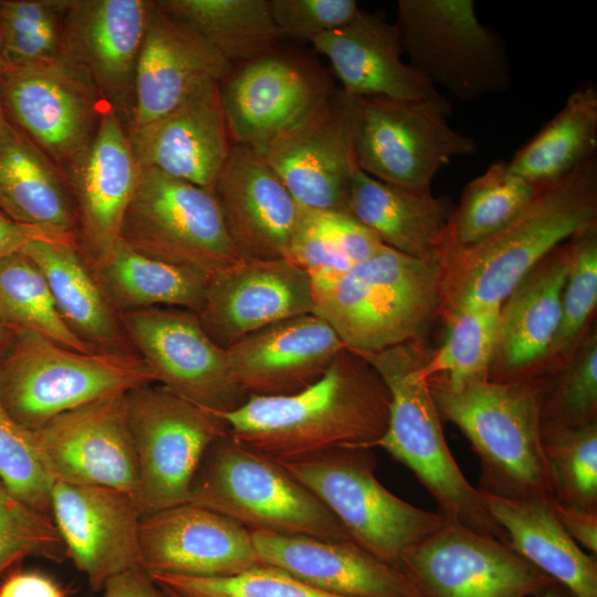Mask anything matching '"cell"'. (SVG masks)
<instances>
[{
    "instance_id": "cell-1",
    "label": "cell",
    "mask_w": 597,
    "mask_h": 597,
    "mask_svg": "<svg viewBox=\"0 0 597 597\" xmlns=\"http://www.w3.org/2000/svg\"><path fill=\"white\" fill-rule=\"evenodd\" d=\"M390 394L377 371L347 348L314 384L292 395L251 396L217 412L238 444L276 463L339 447L371 448L385 433Z\"/></svg>"
},
{
    "instance_id": "cell-2",
    "label": "cell",
    "mask_w": 597,
    "mask_h": 597,
    "mask_svg": "<svg viewBox=\"0 0 597 597\" xmlns=\"http://www.w3.org/2000/svg\"><path fill=\"white\" fill-rule=\"evenodd\" d=\"M597 227V158L543 186L502 230L470 248L440 255L444 320L476 305L501 306L554 249Z\"/></svg>"
},
{
    "instance_id": "cell-3",
    "label": "cell",
    "mask_w": 597,
    "mask_h": 597,
    "mask_svg": "<svg viewBox=\"0 0 597 597\" xmlns=\"http://www.w3.org/2000/svg\"><path fill=\"white\" fill-rule=\"evenodd\" d=\"M441 419L457 426L480 461L478 489L520 501H552L543 451L545 379H492L453 385L428 378Z\"/></svg>"
},
{
    "instance_id": "cell-4",
    "label": "cell",
    "mask_w": 597,
    "mask_h": 597,
    "mask_svg": "<svg viewBox=\"0 0 597 597\" xmlns=\"http://www.w3.org/2000/svg\"><path fill=\"white\" fill-rule=\"evenodd\" d=\"M359 355L377 371L390 394L388 426L373 449L383 448L415 474L434 500L444 523L507 543L480 490L468 481L447 444L428 378L422 373L430 352L421 339Z\"/></svg>"
},
{
    "instance_id": "cell-5",
    "label": "cell",
    "mask_w": 597,
    "mask_h": 597,
    "mask_svg": "<svg viewBox=\"0 0 597 597\" xmlns=\"http://www.w3.org/2000/svg\"><path fill=\"white\" fill-rule=\"evenodd\" d=\"M312 286L313 313L347 349L371 354L420 339L439 314L441 263L383 245L343 274Z\"/></svg>"
},
{
    "instance_id": "cell-6",
    "label": "cell",
    "mask_w": 597,
    "mask_h": 597,
    "mask_svg": "<svg viewBox=\"0 0 597 597\" xmlns=\"http://www.w3.org/2000/svg\"><path fill=\"white\" fill-rule=\"evenodd\" d=\"M154 383L135 352L83 353L25 331L11 332L0 362L1 399L31 431L64 412Z\"/></svg>"
},
{
    "instance_id": "cell-7",
    "label": "cell",
    "mask_w": 597,
    "mask_h": 597,
    "mask_svg": "<svg viewBox=\"0 0 597 597\" xmlns=\"http://www.w3.org/2000/svg\"><path fill=\"white\" fill-rule=\"evenodd\" d=\"M190 503L249 531L353 541L336 516L281 464L238 444L228 433L206 451Z\"/></svg>"
},
{
    "instance_id": "cell-8",
    "label": "cell",
    "mask_w": 597,
    "mask_h": 597,
    "mask_svg": "<svg viewBox=\"0 0 597 597\" xmlns=\"http://www.w3.org/2000/svg\"><path fill=\"white\" fill-rule=\"evenodd\" d=\"M281 465L336 516L355 543L387 563L399 566L405 552L444 524L439 513L404 501L377 480L371 448L339 447Z\"/></svg>"
},
{
    "instance_id": "cell-9",
    "label": "cell",
    "mask_w": 597,
    "mask_h": 597,
    "mask_svg": "<svg viewBox=\"0 0 597 597\" xmlns=\"http://www.w3.org/2000/svg\"><path fill=\"white\" fill-rule=\"evenodd\" d=\"M394 24L408 64L433 87L471 102L512 86L504 41L473 0H399Z\"/></svg>"
},
{
    "instance_id": "cell-10",
    "label": "cell",
    "mask_w": 597,
    "mask_h": 597,
    "mask_svg": "<svg viewBox=\"0 0 597 597\" xmlns=\"http://www.w3.org/2000/svg\"><path fill=\"white\" fill-rule=\"evenodd\" d=\"M355 104L357 165L377 180L431 191L440 169L478 150L472 137L449 125L451 104L440 93L421 100L357 97Z\"/></svg>"
},
{
    "instance_id": "cell-11",
    "label": "cell",
    "mask_w": 597,
    "mask_h": 597,
    "mask_svg": "<svg viewBox=\"0 0 597 597\" xmlns=\"http://www.w3.org/2000/svg\"><path fill=\"white\" fill-rule=\"evenodd\" d=\"M126 399L139 470L135 499L142 514L189 503L206 451L228 433L226 421L161 385L133 389Z\"/></svg>"
},
{
    "instance_id": "cell-12",
    "label": "cell",
    "mask_w": 597,
    "mask_h": 597,
    "mask_svg": "<svg viewBox=\"0 0 597 597\" xmlns=\"http://www.w3.org/2000/svg\"><path fill=\"white\" fill-rule=\"evenodd\" d=\"M119 239L147 256L207 275L240 260L211 190L144 166Z\"/></svg>"
},
{
    "instance_id": "cell-13",
    "label": "cell",
    "mask_w": 597,
    "mask_h": 597,
    "mask_svg": "<svg viewBox=\"0 0 597 597\" xmlns=\"http://www.w3.org/2000/svg\"><path fill=\"white\" fill-rule=\"evenodd\" d=\"M6 117L63 172L90 147L109 106L88 76L63 57L3 66Z\"/></svg>"
},
{
    "instance_id": "cell-14",
    "label": "cell",
    "mask_w": 597,
    "mask_h": 597,
    "mask_svg": "<svg viewBox=\"0 0 597 597\" xmlns=\"http://www.w3.org/2000/svg\"><path fill=\"white\" fill-rule=\"evenodd\" d=\"M355 129V98L336 86L277 133L262 154L304 210L349 213L359 169Z\"/></svg>"
},
{
    "instance_id": "cell-15",
    "label": "cell",
    "mask_w": 597,
    "mask_h": 597,
    "mask_svg": "<svg viewBox=\"0 0 597 597\" xmlns=\"http://www.w3.org/2000/svg\"><path fill=\"white\" fill-rule=\"evenodd\" d=\"M118 318L158 385L217 412L232 411L248 400L231 374L227 349L208 336L197 313L157 306L124 312Z\"/></svg>"
},
{
    "instance_id": "cell-16",
    "label": "cell",
    "mask_w": 597,
    "mask_h": 597,
    "mask_svg": "<svg viewBox=\"0 0 597 597\" xmlns=\"http://www.w3.org/2000/svg\"><path fill=\"white\" fill-rule=\"evenodd\" d=\"M399 567L418 597H535L555 582L507 543L444 523Z\"/></svg>"
},
{
    "instance_id": "cell-17",
    "label": "cell",
    "mask_w": 597,
    "mask_h": 597,
    "mask_svg": "<svg viewBox=\"0 0 597 597\" xmlns=\"http://www.w3.org/2000/svg\"><path fill=\"white\" fill-rule=\"evenodd\" d=\"M335 87L333 76L315 57L281 45L233 66L219 82L232 143L262 153L277 133Z\"/></svg>"
},
{
    "instance_id": "cell-18",
    "label": "cell",
    "mask_w": 597,
    "mask_h": 597,
    "mask_svg": "<svg viewBox=\"0 0 597 597\" xmlns=\"http://www.w3.org/2000/svg\"><path fill=\"white\" fill-rule=\"evenodd\" d=\"M126 395L64 412L33 431L53 481L113 488L136 495L139 470Z\"/></svg>"
},
{
    "instance_id": "cell-19",
    "label": "cell",
    "mask_w": 597,
    "mask_h": 597,
    "mask_svg": "<svg viewBox=\"0 0 597 597\" xmlns=\"http://www.w3.org/2000/svg\"><path fill=\"white\" fill-rule=\"evenodd\" d=\"M154 6L153 0H69L64 15L61 57L88 76L125 129Z\"/></svg>"
},
{
    "instance_id": "cell-20",
    "label": "cell",
    "mask_w": 597,
    "mask_h": 597,
    "mask_svg": "<svg viewBox=\"0 0 597 597\" xmlns=\"http://www.w3.org/2000/svg\"><path fill=\"white\" fill-rule=\"evenodd\" d=\"M313 308L311 277L290 260H238L208 275L197 315L208 336L227 349L261 328Z\"/></svg>"
},
{
    "instance_id": "cell-21",
    "label": "cell",
    "mask_w": 597,
    "mask_h": 597,
    "mask_svg": "<svg viewBox=\"0 0 597 597\" xmlns=\"http://www.w3.org/2000/svg\"><path fill=\"white\" fill-rule=\"evenodd\" d=\"M51 516L67 556L86 576L92 591H102L106 582L121 573L143 568V514L133 494L54 481Z\"/></svg>"
},
{
    "instance_id": "cell-22",
    "label": "cell",
    "mask_w": 597,
    "mask_h": 597,
    "mask_svg": "<svg viewBox=\"0 0 597 597\" xmlns=\"http://www.w3.org/2000/svg\"><path fill=\"white\" fill-rule=\"evenodd\" d=\"M212 193L240 260L287 258L306 210L261 151L232 144Z\"/></svg>"
},
{
    "instance_id": "cell-23",
    "label": "cell",
    "mask_w": 597,
    "mask_h": 597,
    "mask_svg": "<svg viewBox=\"0 0 597 597\" xmlns=\"http://www.w3.org/2000/svg\"><path fill=\"white\" fill-rule=\"evenodd\" d=\"M139 544L149 575L229 577L262 565L248 528L190 502L144 514Z\"/></svg>"
},
{
    "instance_id": "cell-24",
    "label": "cell",
    "mask_w": 597,
    "mask_h": 597,
    "mask_svg": "<svg viewBox=\"0 0 597 597\" xmlns=\"http://www.w3.org/2000/svg\"><path fill=\"white\" fill-rule=\"evenodd\" d=\"M126 133L139 166L211 191L233 144L214 80L200 84L167 114Z\"/></svg>"
},
{
    "instance_id": "cell-25",
    "label": "cell",
    "mask_w": 597,
    "mask_h": 597,
    "mask_svg": "<svg viewBox=\"0 0 597 597\" xmlns=\"http://www.w3.org/2000/svg\"><path fill=\"white\" fill-rule=\"evenodd\" d=\"M138 171L126 129L109 107L90 147L64 171L75 208L77 245L88 264L119 240Z\"/></svg>"
},
{
    "instance_id": "cell-26",
    "label": "cell",
    "mask_w": 597,
    "mask_h": 597,
    "mask_svg": "<svg viewBox=\"0 0 597 597\" xmlns=\"http://www.w3.org/2000/svg\"><path fill=\"white\" fill-rule=\"evenodd\" d=\"M346 348L318 315L307 313L261 328L229 348L231 374L248 396H287L318 380Z\"/></svg>"
},
{
    "instance_id": "cell-27",
    "label": "cell",
    "mask_w": 597,
    "mask_h": 597,
    "mask_svg": "<svg viewBox=\"0 0 597 597\" xmlns=\"http://www.w3.org/2000/svg\"><path fill=\"white\" fill-rule=\"evenodd\" d=\"M232 67L203 36L155 1L137 60L126 132L167 114L203 82H221Z\"/></svg>"
},
{
    "instance_id": "cell-28",
    "label": "cell",
    "mask_w": 597,
    "mask_h": 597,
    "mask_svg": "<svg viewBox=\"0 0 597 597\" xmlns=\"http://www.w3.org/2000/svg\"><path fill=\"white\" fill-rule=\"evenodd\" d=\"M570 256L569 240L545 256L504 300L489 379L537 378L559 327Z\"/></svg>"
},
{
    "instance_id": "cell-29",
    "label": "cell",
    "mask_w": 597,
    "mask_h": 597,
    "mask_svg": "<svg viewBox=\"0 0 597 597\" xmlns=\"http://www.w3.org/2000/svg\"><path fill=\"white\" fill-rule=\"evenodd\" d=\"M250 532L262 565L321 590L342 597H418L399 566L376 557L354 541Z\"/></svg>"
},
{
    "instance_id": "cell-30",
    "label": "cell",
    "mask_w": 597,
    "mask_h": 597,
    "mask_svg": "<svg viewBox=\"0 0 597 597\" xmlns=\"http://www.w3.org/2000/svg\"><path fill=\"white\" fill-rule=\"evenodd\" d=\"M341 88L352 97L421 100L439 94L401 59L397 29L384 12L360 10L347 24L315 38Z\"/></svg>"
},
{
    "instance_id": "cell-31",
    "label": "cell",
    "mask_w": 597,
    "mask_h": 597,
    "mask_svg": "<svg viewBox=\"0 0 597 597\" xmlns=\"http://www.w3.org/2000/svg\"><path fill=\"white\" fill-rule=\"evenodd\" d=\"M0 210L77 245L75 208L64 172L8 119L0 129Z\"/></svg>"
},
{
    "instance_id": "cell-32",
    "label": "cell",
    "mask_w": 597,
    "mask_h": 597,
    "mask_svg": "<svg viewBox=\"0 0 597 597\" xmlns=\"http://www.w3.org/2000/svg\"><path fill=\"white\" fill-rule=\"evenodd\" d=\"M454 206L447 197L386 184L357 170L348 210L381 242L419 259H440Z\"/></svg>"
},
{
    "instance_id": "cell-33",
    "label": "cell",
    "mask_w": 597,
    "mask_h": 597,
    "mask_svg": "<svg viewBox=\"0 0 597 597\" xmlns=\"http://www.w3.org/2000/svg\"><path fill=\"white\" fill-rule=\"evenodd\" d=\"M480 492L488 512L520 556L576 597H597V557L566 533L551 501H520Z\"/></svg>"
},
{
    "instance_id": "cell-34",
    "label": "cell",
    "mask_w": 597,
    "mask_h": 597,
    "mask_svg": "<svg viewBox=\"0 0 597 597\" xmlns=\"http://www.w3.org/2000/svg\"><path fill=\"white\" fill-rule=\"evenodd\" d=\"M21 252L41 271L57 311L77 336L95 350H129L118 314L76 245L33 241Z\"/></svg>"
},
{
    "instance_id": "cell-35",
    "label": "cell",
    "mask_w": 597,
    "mask_h": 597,
    "mask_svg": "<svg viewBox=\"0 0 597 597\" xmlns=\"http://www.w3.org/2000/svg\"><path fill=\"white\" fill-rule=\"evenodd\" d=\"M88 265L117 314L157 306L198 313L203 305L207 274L147 256L121 239Z\"/></svg>"
},
{
    "instance_id": "cell-36",
    "label": "cell",
    "mask_w": 597,
    "mask_h": 597,
    "mask_svg": "<svg viewBox=\"0 0 597 597\" xmlns=\"http://www.w3.org/2000/svg\"><path fill=\"white\" fill-rule=\"evenodd\" d=\"M597 90L574 91L561 111L507 163L512 174L543 187L596 157Z\"/></svg>"
},
{
    "instance_id": "cell-37",
    "label": "cell",
    "mask_w": 597,
    "mask_h": 597,
    "mask_svg": "<svg viewBox=\"0 0 597 597\" xmlns=\"http://www.w3.org/2000/svg\"><path fill=\"white\" fill-rule=\"evenodd\" d=\"M203 36L232 65L265 54L285 40L269 0H156Z\"/></svg>"
},
{
    "instance_id": "cell-38",
    "label": "cell",
    "mask_w": 597,
    "mask_h": 597,
    "mask_svg": "<svg viewBox=\"0 0 597 597\" xmlns=\"http://www.w3.org/2000/svg\"><path fill=\"white\" fill-rule=\"evenodd\" d=\"M540 188L512 174L507 163L490 165L464 187L451 212L440 255L475 245L502 230Z\"/></svg>"
},
{
    "instance_id": "cell-39",
    "label": "cell",
    "mask_w": 597,
    "mask_h": 597,
    "mask_svg": "<svg viewBox=\"0 0 597 597\" xmlns=\"http://www.w3.org/2000/svg\"><path fill=\"white\" fill-rule=\"evenodd\" d=\"M0 322L10 332H31L70 349L96 352L64 322L43 274L22 252L0 260Z\"/></svg>"
},
{
    "instance_id": "cell-40",
    "label": "cell",
    "mask_w": 597,
    "mask_h": 597,
    "mask_svg": "<svg viewBox=\"0 0 597 597\" xmlns=\"http://www.w3.org/2000/svg\"><path fill=\"white\" fill-rule=\"evenodd\" d=\"M500 307L469 306L446 318V338L430 353L423 375L438 376L453 385L489 379Z\"/></svg>"
},
{
    "instance_id": "cell-41",
    "label": "cell",
    "mask_w": 597,
    "mask_h": 597,
    "mask_svg": "<svg viewBox=\"0 0 597 597\" xmlns=\"http://www.w3.org/2000/svg\"><path fill=\"white\" fill-rule=\"evenodd\" d=\"M69 0H0V60L27 65L62 56Z\"/></svg>"
},
{
    "instance_id": "cell-42",
    "label": "cell",
    "mask_w": 597,
    "mask_h": 597,
    "mask_svg": "<svg viewBox=\"0 0 597 597\" xmlns=\"http://www.w3.org/2000/svg\"><path fill=\"white\" fill-rule=\"evenodd\" d=\"M542 437L554 500L597 511V421L542 430Z\"/></svg>"
},
{
    "instance_id": "cell-43",
    "label": "cell",
    "mask_w": 597,
    "mask_h": 597,
    "mask_svg": "<svg viewBox=\"0 0 597 597\" xmlns=\"http://www.w3.org/2000/svg\"><path fill=\"white\" fill-rule=\"evenodd\" d=\"M597 421V334L574 348L555 380L545 379L542 430L578 428Z\"/></svg>"
},
{
    "instance_id": "cell-44",
    "label": "cell",
    "mask_w": 597,
    "mask_h": 597,
    "mask_svg": "<svg viewBox=\"0 0 597 597\" xmlns=\"http://www.w3.org/2000/svg\"><path fill=\"white\" fill-rule=\"evenodd\" d=\"M28 557L62 563L69 556L52 516L28 505L0 480V577Z\"/></svg>"
},
{
    "instance_id": "cell-45",
    "label": "cell",
    "mask_w": 597,
    "mask_h": 597,
    "mask_svg": "<svg viewBox=\"0 0 597 597\" xmlns=\"http://www.w3.org/2000/svg\"><path fill=\"white\" fill-rule=\"evenodd\" d=\"M150 576L170 597H342L266 565L229 577Z\"/></svg>"
},
{
    "instance_id": "cell-46",
    "label": "cell",
    "mask_w": 597,
    "mask_h": 597,
    "mask_svg": "<svg viewBox=\"0 0 597 597\" xmlns=\"http://www.w3.org/2000/svg\"><path fill=\"white\" fill-rule=\"evenodd\" d=\"M570 243L561 323L548 359L574 350L597 304V227L580 232L570 239Z\"/></svg>"
},
{
    "instance_id": "cell-47",
    "label": "cell",
    "mask_w": 597,
    "mask_h": 597,
    "mask_svg": "<svg viewBox=\"0 0 597 597\" xmlns=\"http://www.w3.org/2000/svg\"><path fill=\"white\" fill-rule=\"evenodd\" d=\"M0 480L28 505L51 515L54 481L41 460L33 431L11 416L1 396Z\"/></svg>"
},
{
    "instance_id": "cell-48",
    "label": "cell",
    "mask_w": 597,
    "mask_h": 597,
    "mask_svg": "<svg viewBox=\"0 0 597 597\" xmlns=\"http://www.w3.org/2000/svg\"><path fill=\"white\" fill-rule=\"evenodd\" d=\"M275 25L286 39L312 42L360 12L355 0H269Z\"/></svg>"
},
{
    "instance_id": "cell-49",
    "label": "cell",
    "mask_w": 597,
    "mask_h": 597,
    "mask_svg": "<svg viewBox=\"0 0 597 597\" xmlns=\"http://www.w3.org/2000/svg\"><path fill=\"white\" fill-rule=\"evenodd\" d=\"M286 259L310 275L312 285L332 280L352 268L331 240L320 214L307 210Z\"/></svg>"
},
{
    "instance_id": "cell-50",
    "label": "cell",
    "mask_w": 597,
    "mask_h": 597,
    "mask_svg": "<svg viewBox=\"0 0 597 597\" xmlns=\"http://www.w3.org/2000/svg\"><path fill=\"white\" fill-rule=\"evenodd\" d=\"M318 214L331 240L352 266L370 258L385 245L369 228L350 213Z\"/></svg>"
},
{
    "instance_id": "cell-51",
    "label": "cell",
    "mask_w": 597,
    "mask_h": 597,
    "mask_svg": "<svg viewBox=\"0 0 597 597\" xmlns=\"http://www.w3.org/2000/svg\"><path fill=\"white\" fill-rule=\"evenodd\" d=\"M552 510L566 533L585 552L597 557V511L551 501Z\"/></svg>"
},
{
    "instance_id": "cell-52",
    "label": "cell",
    "mask_w": 597,
    "mask_h": 597,
    "mask_svg": "<svg viewBox=\"0 0 597 597\" xmlns=\"http://www.w3.org/2000/svg\"><path fill=\"white\" fill-rule=\"evenodd\" d=\"M0 597H67V590L40 572L15 570L0 584Z\"/></svg>"
},
{
    "instance_id": "cell-53",
    "label": "cell",
    "mask_w": 597,
    "mask_h": 597,
    "mask_svg": "<svg viewBox=\"0 0 597 597\" xmlns=\"http://www.w3.org/2000/svg\"><path fill=\"white\" fill-rule=\"evenodd\" d=\"M33 241H53L72 244L46 230L18 222L0 210V260L21 252L27 244Z\"/></svg>"
},
{
    "instance_id": "cell-54",
    "label": "cell",
    "mask_w": 597,
    "mask_h": 597,
    "mask_svg": "<svg viewBox=\"0 0 597 597\" xmlns=\"http://www.w3.org/2000/svg\"><path fill=\"white\" fill-rule=\"evenodd\" d=\"M103 597H169L144 569H130L106 582Z\"/></svg>"
},
{
    "instance_id": "cell-55",
    "label": "cell",
    "mask_w": 597,
    "mask_h": 597,
    "mask_svg": "<svg viewBox=\"0 0 597 597\" xmlns=\"http://www.w3.org/2000/svg\"><path fill=\"white\" fill-rule=\"evenodd\" d=\"M535 597H576V596L564 586L557 583H554L552 586H549L547 589H545L544 591H542Z\"/></svg>"
},
{
    "instance_id": "cell-56",
    "label": "cell",
    "mask_w": 597,
    "mask_h": 597,
    "mask_svg": "<svg viewBox=\"0 0 597 597\" xmlns=\"http://www.w3.org/2000/svg\"><path fill=\"white\" fill-rule=\"evenodd\" d=\"M11 337V332L0 322V350Z\"/></svg>"
},
{
    "instance_id": "cell-57",
    "label": "cell",
    "mask_w": 597,
    "mask_h": 597,
    "mask_svg": "<svg viewBox=\"0 0 597 597\" xmlns=\"http://www.w3.org/2000/svg\"><path fill=\"white\" fill-rule=\"evenodd\" d=\"M2 67H3V65H2V62L0 60V80H1ZM6 123H7V117H6L3 107H2L1 93H0V129L3 127V125Z\"/></svg>"
},
{
    "instance_id": "cell-58",
    "label": "cell",
    "mask_w": 597,
    "mask_h": 597,
    "mask_svg": "<svg viewBox=\"0 0 597 597\" xmlns=\"http://www.w3.org/2000/svg\"><path fill=\"white\" fill-rule=\"evenodd\" d=\"M169 596V595H168ZM170 597V596H169Z\"/></svg>"
}]
</instances>
